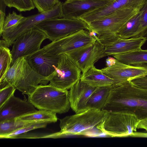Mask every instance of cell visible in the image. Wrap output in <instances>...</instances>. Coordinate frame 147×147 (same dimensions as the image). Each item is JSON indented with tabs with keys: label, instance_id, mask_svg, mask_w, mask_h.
Instances as JSON below:
<instances>
[{
	"label": "cell",
	"instance_id": "1f68e13d",
	"mask_svg": "<svg viewBox=\"0 0 147 147\" xmlns=\"http://www.w3.org/2000/svg\"><path fill=\"white\" fill-rule=\"evenodd\" d=\"M129 82L137 87L147 89V76L134 79Z\"/></svg>",
	"mask_w": 147,
	"mask_h": 147
},
{
	"label": "cell",
	"instance_id": "d6986e66",
	"mask_svg": "<svg viewBox=\"0 0 147 147\" xmlns=\"http://www.w3.org/2000/svg\"><path fill=\"white\" fill-rule=\"evenodd\" d=\"M80 80L91 86L100 87L112 86L113 80L104 74L94 66L91 67L86 72L82 74Z\"/></svg>",
	"mask_w": 147,
	"mask_h": 147
},
{
	"label": "cell",
	"instance_id": "52a82bcc",
	"mask_svg": "<svg viewBox=\"0 0 147 147\" xmlns=\"http://www.w3.org/2000/svg\"><path fill=\"white\" fill-rule=\"evenodd\" d=\"M97 39L90 32L82 30L57 40L41 49L47 56L58 57L85 45L94 43Z\"/></svg>",
	"mask_w": 147,
	"mask_h": 147
},
{
	"label": "cell",
	"instance_id": "7c38bea8",
	"mask_svg": "<svg viewBox=\"0 0 147 147\" xmlns=\"http://www.w3.org/2000/svg\"><path fill=\"white\" fill-rule=\"evenodd\" d=\"M47 38L43 32L35 28L21 34L13 44L11 65L18 58L26 57L40 49L42 42Z\"/></svg>",
	"mask_w": 147,
	"mask_h": 147
},
{
	"label": "cell",
	"instance_id": "8992f818",
	"mask_svg": "<svg viewBox=\"0 0 147 147\" xmlns=\"http://www.w3.org/2000/svg\"><path fill=\"white\" fill-rule=\"evenodd\" d=\"M35 28L43 32L52 42L82 30L90 31L87 24L80 19L63 18L45 20Z\"/></svg>",
	"mask_w": 147,
	"mask_h": 147
},
{
	"label": "cell",
	"instance_id": "ba28073f",
	"mask_svg": "<svg viewBox=\"0 0 147 147\" xmlns=\"http://www.w3.org/2000/svg\"><path fill=\"white\" fill-rule=\"evenodd\" d=\"M62 3L59 1L52 9L25 17L20 24L13 28L4 31L1 36L5 45L9 47L21 34L32 28L42 21L47 19L62 18Z\"/></svg>",
	"mask_w": 147,
	"mask_h": 147
},
{
	"label": "cell",
	"instance_id": "8fae6325",
	"mask_svg": "<svg viewBox=\"0 0 147 147\" xmlns=\"http://www.w3.org/2000/svg\"><path fill=\"white\" fill-rule=\"evenodd\" d=\"M104 47L106 56L113 55L141 49L147 40L142 36L123 39L116 34L103 33L96 34Z\"/></svg>",
	"mask_w": 147,
	"mask_h": 147
},
{
	"label": "cell",
	"instance_id": "e575fe53",
	"mask_svg": "<svg viewBox=\"0 0 147 147\" xmlns=\"http://www.w3.org/2000/svg\"><path fill=\"white\" fill-rule=\"evenodd\" d=\"M130 137L147 138V132H134Z\"/></svg>",
	"mask_w": 147,
	"mask_h": 147
},
{
	"label": "cell",
	"instance_id": "d6a6232c",
	"mask_svg": "<svg viewBox=\"0 0 147 147\" xmlns=\"http://www.w3.org/2000/svg\"><path fill=\"white\" fill-rule=\"evenodd\" d=\"M6 6L0 0V36L3 32V28L5 19V10Z\"/></svg>",
	"mask_w": 147,
	"mask_h": 147
},
{
	"label": "cell",
	"instance_id": "f1b7e54d",
	"mask_svg": "<svg viewBox=\"0 0 147 147\" xmlns=\"http://www.w3.org/2000/svg\"><path fill=\"white\" fill-rule=\"evenodd\" d=\"M142 13L141 17L139 27L133 37L142 36L147 40V1L142 9Z\"/></svg>",
	"mask_w": 147,
	"mask_h": 147
},
{
	"label": "cell",
	"instance_id": "30bf717a",
	"mask_svg": "<svg viewBox=\"0 0 147 147\" xmlns=\"http://www.w3.org/2000/svg\"><path fill=\"white\" fill-rule=\"evenodd\" d=\"M138 9H122L99 20L88 24L90 31L96 34L103 33L116 34L129 20L140 11Z\"/></svg>",
	"mask_w": 147,
	"mask_h": 147
},
{
	"label": "cell",
	"instance_id": "4dcf8cb0",
	"mask_svg": "<svg viewBox=\"0 0 147 147\" xmlns=\"http://www.w3.org/2000/svg\"><path fill=\"white\" fill-rule=\"evenodd\" d=\"M16 89L12 85H8L0 89V107L13 94Z\"/></svg>",
	"mask_w": 147,
	"mask_h": 147
},
{
	"label": "cell",
	"instance_id": "2e32d148",
	"mask_svg": "<svg viewBox=\"0 0 147 147\" xmlns=\"http://www.w3.org/2000/svg\"><path fill=\"white\" fill-rule=\"evenodd\" d=\"M37 111L28 100H22L13 94L0 107V121L15 119Z\"/></svg>",
	"mask_w": 147,
	"mask_h": 147
},
{
	"label": "cell",
	"instance_id": "f546056e",
	"mask_svg": "<svg viewBox=\"0 0 147 147\" xmlns=\"http://www.w3.org/2000/svg\"><path fill=\"white\" fill-rule=\"evenodd\" d=\"M39 13L49 10L54 7L59 0H31Z\"/></svg>",
	"mask_w": 147,
	"mask_h": 147
},
{
	"label": "cell",
	"instance_id": "836d02e7",
	"mask_svg": "<svg viewBox=\"0 0 147 147\" xmlns=\"http://www.w3.org/2000/svg\"><path fill=\"white\" fill-rule=\"evenodd\" d=\"M137 129H144L147 131V117L139 121Z\"/></svg>",
	"mask_w": 147,
	"mask_h": 147
},
{
	"label": "cell",
	"instance_id": "9a60e30c",
	"mask_svg": "<svg viewBox=\"0 0 147 147\" xmlns=\"http://www.w3.org/2000/svg\"><path fill=\"white\" fill-rule=\"evenodd\" d=\"M112 0H66L62 3V18L79 19L85 14L106 5Z\"/></svg>",
	"mask_w": 147,
	"mask_h": 147
},
{
	"label": "cell",
	"instance_id": "3957f363",
	"mask_svg": "<svg viewBox=\"0 0 147 147\" xmlns=\"http://www.w3.org/2000/svg\"><path fill=\"white\" fill-rule=\"evenodd\" d=\"M108 112L103 110L90 109L65 117L60 119V131L45 136V138H58L82 134L85 131L96 127L104 120Z\"/></svg>",
	"mask_w": 147,
	"mask_h": 147
},
{
	"label": "cell",
	"instance_id": "83f0119b",
	"mask_svg": "<svg viewBox=\"0 0 147 147\" xmlns=\"http://www.w3.org/2000/svg\"><path fill=\"white\" fill-rule=\"evenodd\" d=\"M47 123H34L19 129L7 135L0 136L1 139H15L19 135L25 134L31 130L46 127Z\"/></svg>",
	"mask_w": 147,
	"mask_h": 147
},
{
	"label": "cell",
	"instance_id": "9c48e42d",
	"mask_svg": "<svg viewBox=\"0 0 147 147\" xmlns=\"http://www.w3.org/2000/svg\"><path fill=\"white\" fill-rule=\"evenodd\" d=\"M81 71L65 53L59 56L58 65L49 80V84L65 90L80 79Z\"/></svg>",
	"mask_w": 147,
	"mask_h": 147
},
{
	"label": "cell",
	"instance_id": "484cf974",
	"mask_svg": "<svg viewBox=\"0 0 147 147\" xmlns=\"http://www.w3.org/2000/svg\"><path fill=\"white\" fill-rule=\"evenodd\" d=\"M9 7H14L20 12H25L33 9L35 6L31 0H0Z\"/></svg>",
	"mask_w": 147,
	"mask_h": 147
},
{
	"label": "cell",
	"instance_id": "e0dca14e",
	"mask_svg": "<svg viewBox=\"0 0 147 147\" xmlns=\"http://www.w3.org/2000/svg\"><path fill=\"white\" fill-rule=\"evenodd\" d=\"M26 58L36 72L42 76L51 78L57 66L59 56L55 57L47 56L41 49Z\"/></svg>",
	"mask_w": 147,
	"mask_h": 147
},
{
	"label": "cell",
	"instance_id": "ffe728a7",
	"mask_svg": "<svg viewBox=\"0 0 147 147\" xmlns=\"http://www.w3.org/2000/svg\"><path fill=\"white\" fill-rule=\"evenodd\" d=\"M111 86L97 87L87 101L85 110L90 109L102 110L108 100Z\"/></svg>",
	"mask_w": 147,
	"mask_h": 147
},
{
	"label": "cell",
	"instance_id": "d4e9b609",
	"mask_svg": "<svg viewBox=\"0 0 147 147\" xmlns=\"http://www.w3.org/2000/svg\"><path fill=\"white\" fill-rule=\"evenodd\" d=\"M12 60L11 52L8 47L0 46V82L10 68Z\"/></svg>",
	"mask_w": 147,
	"mask_h": 147
},
{
	"label": "cell",
	"instance_id": "277c9868",
	"mask_svg": "<svg viewBox=\"0 0 147 147\" xmlns=\"http://www.w3.org/2000/svg\"><path fill=\"white\" fill-rule=\"evenodd\" d=\"M28 96V101L39 110L61 114L67 112L71 108L68 90L49 84L38 85Z\"/></svg>",
	"mask_w": 147,
	"mask_h": 147
},
{
	"label": "cell",
	"instance_id": "44dd1931",
	"mask_svg": "<svg viewBox=\"0 0 147 147\" xmlns=\"http://www.w3.org/2000/svg\"><path fill=\"white\" fill-rule=\"evenodd\" d=\"M113 56L121 63L127 65L147 64V50L140 49Z\"/></svg>",
	"mask_w": 147,
	"mask_h": 147
},
{
	"label": "cell",
	"instance_id": "5b68a950",
	"mask_svg": "<svg viewBox=\"0 0 147 147\" xmlns=\"http://www.w3.org/2000/svg\"><path fill=\"white\" fill-rule=\"evenodd\" d=\"M107 116L96 128L112 137H130L136 131L140 120L128 111L108 112Z\"/></svg>",
	"mask_w": 147,
	"mask_h": 147
},
{
	"label": "cell",
	"instance_id": "6da1fadb",
	"mask_svg": "<svg viewBox=\"0 0 147 147\" xmlns=\"http://www.w3.org/2000/svg\"><path fill=\"white\" fill-rule=\"evenodd\" d=\"M102 110L107 112L128 111L140 120L147 117V89L137 87L129 81L112 86L108 100Z\"/></svg>",
	"mask_w": 147,
	"mask_h": 147
},
{
	"label": "cell",
	"instance_id": "ac0fdd59",
	"mask_svg": "<svg viewBox=\"0 0 147 147\" xmlns=\"http://www.w3.org/2000/svg\"><path fill=\"white\" fill-rule=\"evenodd\" d=\"M97 87L91 86L80 80L69 89V99L71 108L76 113L85 111L88 98Z\"/></svg>",
	"mask_w": 147,
	"mask_h": 147
},
{
	"label": "cell",
	"instance_id": "7a4b0ae2",
	"mask_svg": "<svg viewBox=\"0 0 147 147\" xmlns=\"http://www.w3.org/2000/svg\"><path fill=\"white\" fill-rule=\"evenodd\" d=\"M50 79V77L42 76L36 72L26 57H20L11 65L0 82V89L11 85L23 93L28 95L39 84L46 85Z\"/></svg>",
	"mask_w": 147,
	"mask_h": 147
},
{
	"label": "cell",
	"instance_id": "7402d4cb",
	"mask_svg": "<svg viewBox=\"0 0 147 147\" xmlns=\"http://www.w3.org/2000/svg\"><path fill=\"white\" fill-rule=\"evenodd\" d=\"M16 120L24 122L55 123L58 120L56 113L44 110H39L16 118Z\"/></svg>",
	"mask_w": 147,
	"mask_h": 147
},
{
	"label": "cell",
	"instance_id": "d590c367",
	"mask_svg": "<svg viewBox=\"0 0 147 147\" xmlns=\"http://www.w3.org/2000/svg\"><path fill=\"white\" fill-rule=\"evenodd\" d=\"M116 59L111 57H109L106 59V65L107 66H110L114 64L115 62Z\"/></svg>",
	"mask_w": 147,
	"mask_h": 147
},
{
	"label": "cell",
	"instance_id": "4316f807",
	"mask_svg": "<svg viewBox=\"0 0 147 147\" xmlns=\"http://www.w3.org/2000/svg\"><path fill=\"white\" fill-rule=\"evenodd\" d=\"M25 17L21 14H17L14 11L12 13H9L5 18L3 32L9 30L15 27L22 22Z\"/></svg>",
	"mask_w": 147,
	"mask_h": 147
},
{
	"label": "cell",
	"instance_id": "603a6c76",
	"mask_svg": "<svg viewBox=\"0 0 147 147\" xmlns=\"http://www.w3.org/2000/svg\"><path fill=\"white\" fill-rule=\"evenodd\" d=\"M142 13V9L127 22L116 34L120 38L128 39L133 37L139 27Z\"/></svg>",
	"mask_w": 147,
	"mask_h": 147
},
{
	"label": "cell",
	"instance_id": "5bb4252c",
	"mask_svg": "<svg viewBox=\"0 0 147 147\" xmlns=\"http://www.w3.org/2000/svg\"><path fill=\"white\" fill-rule=\"evenodd\" d=\"M101 70L113 80L114 84L119 85L133 79L147 76V64L127 65L116 59L114 64Z\"/></svg>",
	"mask_w": 147,
	"mask_h": 147
},
{
	"label": "cell",
	"instance_id": "cb8c5ba5",
	"mask_svg": "<svg viewBox=\"0 0 147 147\" xmlns=\"http://www.w3.org/2000/svg\"><path fill=\"white\" fill-rule=\"evenodd\" d=\"M42 122H24L13 119L0 121V136L9 134L24 127Z\"/></svg>",
	"mask_w": 147,
	"mask_h": 147
},
{
	"label": "cell",
	"instance_id": "4fadbf2b",
	"mask_svg": "<svg viewBox=\"0 0 147 147\" xmlns=\"http://www.w3.org/2000/svg\"><path fill=\"white\" fill-rule=\"evenodd\" d=\"M65 54L78 67L82 74L94 66V63L99 59L106 56L104 46L98 38L94 43L85 45Z\"/></svg>",
	"mask_w": 147,
	"mask_h": 147
}]
</instances>
